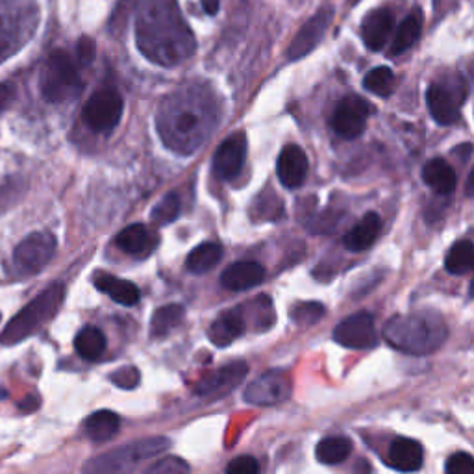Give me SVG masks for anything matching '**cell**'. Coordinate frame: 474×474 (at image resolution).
<instances>
[{
  "label": "cell",
  "instance_id": "6da1fadb",
  "mask_svg": "<svg viewBox=\"0 0 474 474\" xmlns=\"http://www.w3.org/2000/svg\"><path fill=\"white\" fill-rule=\"evenodd\" d=\"M217 126L213 93L204 85H187L167 94L156 113V129L164 145L182 156L193 154Z\"/></svg>",
  "mask_w": 474,
  "mask_h": 474
},
{
  "label": "cell",
  "instance_id": "7a4b0ae2",
  "mask_svg": "<svg viewBox=\"0 0 474 474\" xmlns=\"http://www.w3.org/2000/svg\"><path fill=\"white\" fill-rule=\"evenodd\" d=\"M136 43L139 52L160 67L180 66L197 49L176 0H143L136 15Z\"/></svg>",
  "mask_w": 474,
  "mask_h": 474
},
{
  "label": "cell",
  "instance_id": "3957f363",
  "mask_svg": "<svg viewBox=\"0 0 474 474\" xmlns=\"http://www.w3.org/2000/svg\"><path fill=\"white\" fill-rule=\"evenodd\" d=\"M384 339L393 349L412 354L425 356L437 351L447 339V326L439 315L409 313L398 315L388 321L384 326Z\"/></svg>",
  "mask_w": 474,
  "mask_h": 474
},
{
  "label": "cell",
  "instance_id": "277c9868",
  "mask_svg": "<svg viewBox=\"0 0 474 474\" xmlns=\"http://www.w3.org/2000/svg\"><path fill=\"white\" fill-rule=\"evenodd\" d=\"M40 19L36 0H0V66L34 40Z\"/></svg>",
  "mask_w": 474,
  "mask_h": 474
},
{
  "label": "cell",
  "instance_id": "5b68a950",
  "mask_svg": "<svg viewBox=\"0 0 474 474\" xmlns=\"http://www.w3.org/2000/svg\"><path fill=\"white\" fill-rule=\"evenodd\" d=\"M63 299H66V286L61 282L50 283L45 291H41L34 300H30L6 325L3 334H0V343L17 344L38 334L54 319Z\"/></svg>",
  "mask_w": 474,
  "mask_h": 474
},
{
  "label": "cell",
  "instance_id": "8992f818",
  "mask_svg": "<svg viewBox=\"0 0 474 474\" xmlns=\"http://www.w3.org/2000/svg\"><path fill=\"white\" fill-rule=\"evenodd\" d=\"M80 63L67 50H54L43 63L40 75L41 97L50 104H66L76 99L84 89Z\"/></svg>",
  "mask_w": 474,
  "mask_h": 474
},
{
  "label": "cell",
  "instance_id": "52a82bcc",
  "mask_svg": "<svg viewBox=\"0 0 474 474\" xmlns=\"http://www.w3.org/2000/svg\"><path fill=\"white\" fill-rule=\"evenodd\" d=\"M171 447L167 437H143L134 443H126L97 458H91L84 465V474H130L141 461L165 452Z\"/></svg>",
  "mask_w": 474,
  "mask_h": 474
},
{
  "label": "cell",
  "instance_id": "ba28073f",
  "mask_svg": "<svg viewBox=\"0 0 474 474\" xmlns=\"http://www.w3.org/2000/svg\"><path fill=\"white\" fill-rule=\"evenodd\" d=\"M124 101L112 85H103L94 91L82 110V119L91 132L112 134L122 117Z\"/></svg>",
  "mask_w": 474,
  "mask_h": 474
},
{
  "label": "cell",
  "instance_id": "9c48e42d",
  "mask_svg": "<svg viewBox=\"0 0 474 474\" xmlns=\"http://www.w3.org/2000/svg\"><path fill=\"white\" fill-rule=\"evenodd\" d=\"M56 236L34 232L24 237L13 250V267L19 276H34L43 271L56 255Z\"/></svg>",
  "mask_w": 474,
  "mask_h": 474
},
{
  "label": "cell",
  "instance_id": "30bf717a",
  "mask_svg": "<svg viewBox=\"0 0 474 474\" xmlns=\"http://www.w3.org/2000/svg\"><path fill=\"white\" fill-rule=\"evenodd\" d=\"M334 341L353 351H371L378 344V334L374 330L372 315L360 311L343 319L334 328Z\"/></svg>",
  "mask_w": 474,
  "mask_h": 474
},
{
  "label": "cell",
  "instance_id": "8fae6325",
  "mask_svg": "<svg viewBox=\"0 0 474 474\" xmlns=\"http://www.w3.org/2000/svg\"><path fill=\"white\" fill-rule=\"evenodd\" d=\"M291 397V378L282 371H267L252 380L243 398L255 406H274Z\"/></svg>",
  "mask_w": 474,
  "mask_h": 474
},
{
  "label": "cell",
  "instance_id": "7c38bea8",
  "mask_svg": "<svg viewBox=\"0 0 474 474\" xmlns=\"http://www.w3.org/2000/svg\"><path fill=\"white\" fill-rule=\"evenodd\" d=\"M369 113L371 106L365 99L358 97V94L344 97L332 115V126L335 134L343 139H356L365 130Z\"/></svg>",
  "mask_w": 474,
  "mask_h": 474
},
{
  "label": "cell",
  "instance_id": "4fadbf2b",
  "mask_svg": "<svg viewBox=\"0 0 474 474\" xmlns=\"http://www.w3.org/2000/svg\"><path fill=\"white\" fill-rule=\"evenodd\" d=\"M332 15H334V10L330 6L319 10L317 13H315L300 30L299 34L293 38L290 49H288V59L295 61V59H300L302 56L309 54L315 47H317L325 34L326 30L332 22Z\"/></svg>",
  "mask_w": 474,
  "mask_h": 474
},
{
  "label": "cell",
  "instance_id": "5bb4252c",
  "mask_svg": "<svg viewBox=\"0 0 474 474\" xmlns=\"http://www.w3.org/2000/svg\"><path fill=\"white\" fill-rule=\"evenodd\" d=\"M246 157V136L245 132H236L219 145L213 156V171L220 180L236 178L245 164Z\"/></svg>",
  "mask_w": 474,
  "mask_h": 474
},
{
  "label": "cell",
  "instance_id": "9a60e30c",
  "mask_svg": "<svg viewBox=\"0 0 474 474\" xmlns=\"http://www.w3.org/2000/svg\"><path fill=\"white\" fill-rule=\"evenodd\" d=\"M246 372H248V365L245 362L230 363L206 376L195 391L201 397H223L232 389H236L245 380Z\"/></svg>",
  "mask_w": 474,
  "mask_h": 474
},
{
  "label": "cell",
  "instance_id": "2e32d148",
  "mask_svg": "<svg viewBox=\"0 0 474 474\" xmlns=\"http://www.w3.org/2000/svg\"><path fill=\"white\" fill-rule=\"evenodd\" d=\"M276 174L283 187L297 189L304 183L308 174V157L299 145H288L278 156Z\"/></svg>",
  "mask_w": 474,
  "mask_h": 474
},
{
  "label": "cell",
  "instance_id": "e0dca14e",
  "mask_svg": "<svg viewBox=\"0 0 474 474\" xmlns=\"http://www.w3.org/2000/svg\"><path fill=\"white\" fill-rule=\"evenodd\" d=\"M426 104L434 121L441 126L454 124L460 119V99L443 84H432L428 87Z\"/></svg>",
  "mask_w": 474,
  "mask_h": 474
},
{
  "label": "cell",
  "instance_id": "ac0fdd59",
  "mask_svg": "<svg viewBox=\"0 0 474 474\" xmlns=\"http://www.w3.org/2000/svg\"><path fill=\"white\" fill-rule=\"evenodd\" d=\"M395 15L388 8L372 10L362 22V38L371 50H382L393 30Z\"/></svg>",
  "mask_w": 474,
  "mask_h": 474
},
{
  "label": "cell",
  "instance_id": "d6986e66",
  "mask_svg": "<svg viewBox=\"0 0 474 474\" xmlns=\"http://www.w3.org/2000/svg\"><path fill=\"white\" fill-rule=\"evenodd\" d=\"M264 280H265V269L258 262L232 264L228 269H225L223 276H220L223 288L236 293L256 288Z\"/></svg>",
  "mask_w": 474,
  "mask_h": 474
},
{
  "label": "cell",
  "instance_id": "ffe728a7",
  "mask_svg": "<svg viewBox=\"0 0 474 474\" xmlns=\"http://www.w3.org/2000/svg\"><path fill=\"white\" fill-rule=\"evenodd\" d=\"M245 328L246 325L243 319V311L228 309L225 313H220L211 323V326L208 328V337L215 346H219V349H225V346L232 344L245 332Z\"/></svg>",
  "mask_w": 474,
  "mask_h": 474
},
{
  "label": "cell",
  "instance_id": "44dd1931",
  "mask_svg": "<svg viewBox=\"0 0 474 474\" xmlns=\"http://www.w3.org/2000/svg\"><path fill=\"white\" fill-rule=\"evenodd\" d=\"M93 283L101 293H106L113 302L122 306H136L141 299L139 288L136 283L115 278L110 273H97V276L93 278Z\"/></svg>",
  "mask_w": 474,
  "mask_h": 474
},
{
  "label": "cell",
  "instance_id": "7402d4cb",
  "mask_svg": "<svg viewBox=\"0 0 474 474\" xmlns=\"http://www.w3.org/2000/svg\"><path fill=\"white\" fill-rule=\"evenodd\" d=\"M380 230H382L380 215L369 211L367 215H363L360 223L353 227V230H349V234L343 237V245L351 252H363L374 245L378 236H380Z\"/></svg>",
  "mask_w": 474,
  "mask_h": 474
},
{
  "label": "cell",
  "instance_id": "603a6c76",
  "mask_svg": "<svg viewBox=\"0 0 474 474\" xmlns=\"http://www.w3.org/2000/svg\"><path fill=\"white\" fill-rule=\"evenodd\" d=\"M425 452L423 447L414 439L398 437L389 447V463L402 472H416L423 467Z\"/></svg>",
  "mask_w": 474,
  "mask_h": 474
},
{
  "label": "cell",
  "instance_id": "cb8c5ba5",
  "mask_svg": "<svg viewBox=\"0 0 474 474\" xmlns=\"http://www.w3.org/2000/svg\"><path fill=\"white\" fill-rule=\"evenodd\" d=\"M423 180L437 195H451L456 189V173L441 157L430 160L423 169Z\"/></svg>",
  "mask_w": 474,
  "mask_h": 474
},
{
  "label": "cell",
  "instance_id": "d4e9b609",
  "mask_svg": "<svg viewBox=\"0 0 474 474\" xmlns=\"http://www.w3.org/2000/svg\"><path fill=\"white\" fill-rule=\"evenodd\" d=\"M421 30H423V13H421V10L416 8L398 26L388 54L389 56H400L402 52L412 49L417 43V40L421 38Z\"/></svg>",
  "mask_w": 474,
  "mask_h": 474
},
{
  "label": "cell",
  "instance_id": "484cf974",
  "mask_svg": "<svg viewBox=\"0 0 474 474\" xmlns=\"http://www.w3.org/2000/svg\"><path fill=\"white\" fill-rule=\"evenodd\" d=\"M84 430L94 443H104L121 430V419L110 409H101V412L91 414L84 421Z\"/></svg>",
  "mask_w": 474,
  "mask_h": 474
},
{
  "label": "cell",
  "instance_id": "4316f807",
  "mask_svg": "<svg viewBox=\"0 0 474 474\" xmlns=\"http://www.w3.org/2000/svg\"><path fill=\"white\" fill-rule=\"evenodd\" d=\"M220 260H223V246L213 241H206L189 252L185 267L193 274H204L215 269Z\"/></svg>",
  "mask_w": 474,
  "mask_h": 474
},
{
  "label": "cell",
  "instance_id": "83f0119b",
  "mask_svg": "<svg viewBox=\"0 0 474 474\" xmlns=\"http://www.w3.org/2000/svg\"><path fill=\"white\" fill-rule=\"evenodd\" d=\"M117 246L130 256H145L152 248V236L145 225H130L117 236Z\"/></svg>",
  "mask_w": 474,
  "mask_h": 474
},
{
  "label": "cell",
  "instance_id": "f1b7e54d",
  "mask_svg": "<svg viewBox=\"0 0 474 474\" xmlns=\"http://www.w3.org/2000/svg\"><path fill=\"white\" fill-rule=\"evenodd\" d=\"M75 349L84 360L97 362L106 351V335L97 326H85L75 337Z\"/></svg>",
  "mask_w": 474,
  "mask_h": 474
},
{
  "label": "cell",
  "instance_id": "f546056e",
  "mask_svg": "<svg viewBox=\"0 0 474 474\" xmlns=\"http://www.w3.org/2000/svg\"><path fill=\"white\" fill-rule=\"evenodd\" d=\"M445 269L449 274L463 276L474 269V243L461 239L451 246L445 256Z\"/></svg>",
  "mask_w": 474,
  "mask_h": 474
},
{
  "label": "cell",
  "instance_id": "4dcf8cb0",
  "mask_svg": "<svg viewBox=\"0 0 474 474\" xmlns=\"http://www.w3.org/2000/svg\"><path fill=\"white\" fill-rule=\"evenodd\" d=\"M185 309L180 304H167L157 308L150 321V334L154 337H165L171 330L182 325Z\"/></svg>",
  "mask_w": 474,
  "mask_h": 474
},
{
  "label": "cell",
  "instance_id": "1f68e13d",
  "mask_svg": "<svg viewBox=\"0 0 474 474\" xmlns=\"http://www.w3.org/2000/svg\"><path fill=\"white\" fill-rule=\"evenodd\" d=\"M353 451V443L346 437H326L315 449V456L325 465H337L343 463L346 458H349Z\"/></svg>",
  "mask_w": 474,
  "mask_h": 474
},
{
  "label": "cell",
  "instance_id": "d6a6232c",
  "mask_svg": "<svg viewBox=\"0 0 474 474\" xmlns=\"http://www.w3.org/2000/svg\"><path fill=\"white\" fill-rule=\"evenodd\" d=\"M395 85V73L389 67H374L363 80V87L378 97H389Z\"/></svg>",
  "mask_w": 474,
  "mask_h": 474
},
{
  "label": "cell",
  "instance_id": "836d02e7",
  "mask_svg": "<svg viewBox=\"0 0 474 474\" xmlns=\"http://www.w3.org/2000/svg\"><path fill=\"white\" fill-rule=\"evenodd\" d=\"M180 210H182L180 197L176 193H167L160 202L154 206L150 215H152V220L156 225L165 227V225L174 223L180 215Z\"/></svg>",
  "mask_w": 474,
  "mask_h": 474
},
{
  "label": "cell",
  "instance_id": "e575fe53",
  "mask_svg": "<svg viewBox=\"0 0 474 474\" xmlns=\"http://www.w3.org/2000/svg\"><path fill=\"white\" fill-rule=\"evenodd\" d=\"M325 306L321 302H299L291 308L290 315L295 325L299 326H311L319 323L325 315Z\"/></svg>",
  "mask_w": 474,
  "mask_h": 474
},
{
  "label": "cell",
  "instance_id": "d590c367",
  "mask_svg": "<svg viewBox=\"0 0 474 474\" xmlns=\"http://www.w3.org/2000/svg\"><path fill=\"white\" fill-rule=\"evenodd\" d=\"M141 6V0H121L117 4L112 19H110V31L112 34H121V31L126 28V22H129L134 8Z\"/></svg>",
  "mask_w": 474,
  "mask_h": 474
},
{
  "label": "cell",
  "instance_id": "8d00e7d4",
  "mask_svg": "<svg viewBox=\"0 0 474 474\" xmlns=\"http://www.w3.org/2000/svg\"><path fill=\"white\" fill-rule=\"evenodd\" d=\"M143 474H192V469H189L187 461L176 456H167L160 461H156L150 465Z\"/></svg>",
  "mask_w": 474,
  "mask_h": 474
},
{
  "label": "cell",
  "instance_id": "74e56055",
  "mask_svg": "<svg viewBox=\"0 0 474 474\" xmlns=\"http://www.w3.org/2000/svg\"><path fill=\"white\" fill-rule=\"evenodd\" d=\"M110 380L113 386L121 388V389H134L139 386V380H141V374L138 371V367L134 365H126V367H121L117 371H113L110 374Z\"/></svg>",
  "mask_w": 474,
  "mask_h": 474
},
{
  "label": "cell",
  "instance_id": "f35d334b",
  "mask_svg": "<svg viewBox=\"0 0 474 474\" xmlns=\"http://www.w3.org/2000/svg\"><path fill=\"white\" fill-rule=\"evenodd\" d=\"M445 474H474V458L467 452L452 454L445 463Z\"/></svg>",
  "mask_w": 474,
  "mask_h": 474
},
{
  "label": "cell",
  "instance_id": "ab89813d",
  "mask_svg": "<svg viewBox=\"0 0 474 474\" xmlns=\"http://www.w3.org/2000/svg\"><path fill=\"white\" fill-rule=\"evenodd\" d=\"M227 474H260V465L252 456H239L228 463Z\"/></svg>",
  "mask_w": 474,
  "mask_h": 474
},
{
  "label": "cell",
  "instance_id": "60d3db41",
  "mask_svg": "<svg viewBox=\"0 0 474 474\" xmlns=\"http://www.w3.org/2000/svg\"><path fill=\"white\" fill-rule=\"evenodd\" d=\"M94 54H97V45H94V41L91 38H80L76 43V49H75V56H76L80 66L82 67L91 66L93 59H94Z\"/></svg>",
  "mask_w": 474,
  "mask_h": 474
},
{
  "label": "cell",
  "instance_id": "b9f144b4",
  "mask_svg": "<svg viewBox=\"0 0 474 474\" xmlns=\"http://www.w3.org/2000/svg\"><path fill=\"white\" fill-rule=\"evenodd\" d=\"M15 94H17V87L10 82L0 84V113H4L12 103L15 101Z\"/></svg>",
  "mask_w": 474,
  "mask_h": 474
},
{
  "label": "cell",
  "instance_id": "7bdbcfd3",
  "mask_svg": "<svg viewBox=\"0 0 474 474\" xmlns=\"http://www.w3.org/2000/svg\"><path fill=\"white\" fill-rule=\"evenodd\" d=\"M19 407H21V412L28 414V412H36V409L40 407V397L36 395H28L26 398H22L19 402Z\"/></svg>",
  "mask_w": 474,
  "mask_h": 474
},
{
  "label": "cell",
  "instance_id": "ee69618b",
  "mask_svg": "<svg viewBox=\"0 0 474 474\" xmlns=\"http://www.w3.org/2000/svg\"><path fill=\"white\" fill-rule=\"evenodd\" d=\"M201 3L208 15H215L219 12V0H201Z\"/></svg>",
  "mask_w": 474,
  "mask_h": 474
},
{
  "label": "cell",
  "instance_id": "f6af8a7d",
  "mask_svg": "<svg viewBox=\"0 0 474 474\" xmlns=\"http://www.w3.org/2000/svg\"><path fill=\"white\" fill-rule=\"evenodd\" d=\"M465 195L474 199V169L470 171L469 178H467V183H465Z\"/></svg>",
  "mask_w": 474,
  "mask_h": 474
},
{
  "label": "cell",
  "instance_id": "bcb514c9",
  "mask_svg": "<svg viewBox=\"0 0 474 474\" xmlns=\"http://www.w3.org/2000/svg\"><path fill=\"white\" fill-rule=\"evenodd\" d=\"M469 297H470V299H474V278H472V282H470V290H469Z\"/></svg>",
  "mask_w": 474,
  "mask_h": 474
}]
</instances>
